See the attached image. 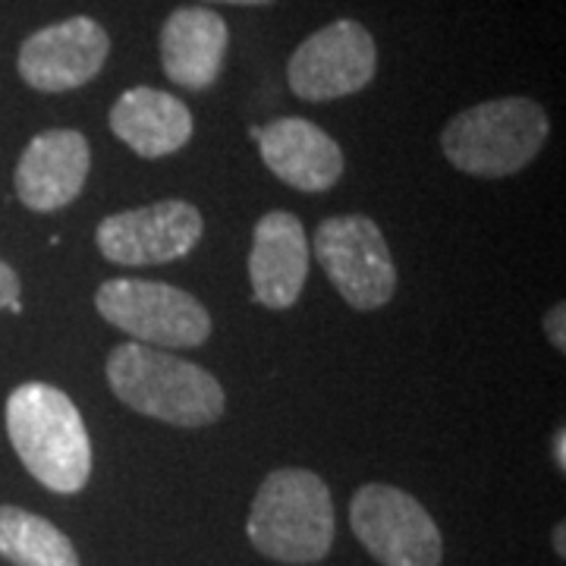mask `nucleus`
Listing matches in <instances>:
<instances>
[{
    "mask_svg": "<svg viewBox=\"0 0 566 566\" xmlns=\"http://www.w3.org/2000/svg\"><path fill=\"white\" fill-rule=\"evenodd\" d=\"M7 434L20 463L57 494H80L92 475V438L61 387L29 381L7 400Z\"/></svg>",
    "mask_w": 566,
    "mask_h": 566,
    "instance_id": "f257e3e1",
    "label": "nucleus"
},
{
    "mask_svg": "<svg viewBox=\"0 0 566 566\" xmlns=\"http://www.w3.org/2000/svg\"><path fill=\"white\" fill-rule=\"evenodd\" d=\"M107 385L129 409L177 428L218 422L227 406L221 381L211 371L158 346H114L107 356Z\"/></svg>",
    "mask_w": 566,
    "mask_h": 566,
    "instance_id": "f03ea898",
    "label": "nucleus"
},
{
    "mask_svg": "<svg viewBox=\"0 0 566 566\" xmlns=\"http://www.w3.org/2000/svg\"><path fill=\"white\" fill-rule=\"evenodd\" d=\"M249 542L281 564H318L334 545V504L322 475L277 469L259 488L249 513Z\"/></svg>",
    "mask_w": 566,
    "mask_h": 566,
    "instance_id": "7ed1b4c3",
    "label": "nucleus"
},
{
    "mask_svg": "<svg viewBox=\"0 0 566 566\" xmlns=\"http://www.w3.org/2000/svg\"><path fill=\"white\" fill-rule=\"evenodd\" d=\"M545 107L532 98H494L457 114L441 133L444 158L472 177H513L542 151Z\"/></svg>",
    "mask_w": 566,
    "mask_h": 566,
    "instance_id": "20e7f679",
    "label": "nucleus"
},
{
    "mask_svg": "<svg viewBox=\"0 0 566 566\" xmlns=\"http://www.w3.org/2000/svg\"><path fill=\"white\" fill-rule=\"evenodd\" d=\"M95 308L133 344L189 349L211 337V315L192 293L161 281H104Z\"/></svg>",
    "mask_w": 566,
    "mask_h": 566,
    "instance_id": "39448f33",
    "label": "nucleus"
},
{
    "mask_svg": "<svg viewBox=\"0 0 566 566\" xmlns=\"http://www.w3.org/2000/svg\"><path fill=\"white\" fill-rule=\"evenodd\" d=\"M315 259L346 305L371 312L394 300L397 268L381 227L365 214L327 218L315 233Z\"/></svg>",
    "mask_w": 566,
    "mask_h": 566,
    "instance_id": "423d86ee",
    "label": "nucleus"
},
{
    "mask_svg": "<svg viewBox=\"0 0 566 566\" xmlns=\"http://www.w3.org/2000/svg\"><path fill=\"white\" fill-rule=\"evenodd\" d=\"M349 526L381 566H441V532L403 488L378 482L359 488L349 504Z\"/></svg>",
    "mask_w": 566,
    "mask_h": 566,
    "instance_id": "0eeeda50",
    "label": "nucleus"
},
{
    "mask_svg": "<svg viewBox=\"0 0 566 566\" xmlns=\"http://www.w3.org/2000/svg\"><path fill=\"white\" fill-rule=\"evenodd\" d=\"M378 48L363 22L337 20L293 51L286 82L303 102H334L363 92L375 80Z\"/></svg>",
    "mask_w": 566,
    "mask_h": 566,
    "instance_id": "6e6552de",
    "label": "nucleus"
},
{
    "mask_svg": "<svg viewBox=\"0 0 566 566\" xmlns=\"http://www.w3.org/2000/svg\"><path fill=\"white\" fill-rule=\"evenodd\" d=\"M202 211L182 199L129 208L104 218L95 230L102 255L114 264H167L189 255L202 240Z\"/></svg>",
    "mask_w": 566,
    "mask_h": 566,
    "instance_id": "1a4fd4ad",
    "label": "nucleus"
},
{
    "mask_svg": "<svg viewBox=\"0 0 566 566\" xmlns=\"http://www.w3.org/2000/svg\"><path fill=\"white\" fill-rule=\"evenodd\" d=\"M107 54H111V39L102 22H95L92 17H73L44 25L22 41L17 66L22 82L32 85L35 92L61 95L95 80Z\"/></svg>",
    "mask_w": 566,
    "mask_h": 566,
    "instance_id": "9d476101",
    "label": "nucleus"
},
{
    "mask_svg": "<svg viewBox=\"0 0 566 566\" xmlns=\"http://www.w3.org/2000/svg\"><path fill=\"white\" fill-rule=\"evenodd\" d=\"M92 167L88 139L76 129H48L25 145L17 164V196L25 208L48 214L80 199Z\"/></svg>",
    "mask_w": 566,
    "mask_h": 566,
    "instance_id": "9b49d317",
    "label": "nucleus"
},
{
    "mask_svg": "<svg viewBox=\"0 0 566 566\" xmlns=\"http://www.w3.org/2000/svg\"><path fill=\"white\" fill-rule=\"evenodd\" d=\"M264 167L300 192H327L344 177V151L318 123L281 117L252 129Z\"/></svg>",
    "mask_w": 566,
    "mask_h": 566,
    "instance_id": "f8f14e48",
    "label": "nucleus"
},
{
    "mask_svg": "<svg viewBox=\"0 0 566 566\" xmlns=\"http://www.w3.org/2000/svg\"><path fill=\"white\" fill-rule=\"evenodd\" d=\"M308 240L305 227L290 211H268L255 223L249 252V281L255 300L268 308H290L308 277Z\"/></svg>",
    "mask_w": 566,
    "mask_h": 566,
    "instance_id": "ddd939ff",
    "label": "nucleus"
},
{
    "mask_svg": "<svg viewBox=\"0 0 566 566\" xmlns=\"http://www.w3.org/2000/svg\"><path fill=\"white\" fill-rule=\"evenodd\" d=\"M230 29L208 7H180L161 29V66L167 80L186 92L211 88L223 70Z\"/></svg>",
    "mask_w": 566,
    "mask_h": 566,
    "instance_id": "4468645a",
    "label": "nucleus"
},
{
    "mask_svg": "<svg viewBox=\"0 0 566 566\" xmlns=\"http://www.w3.org/2000/svg\"><path fill=\"white\" fill-rule=\"evenodd\" d=\"M111 129L139 158L155 161L180 151L192 139V114L177 95L136 85L111 107Z\"/></svg>",
    "mask_w": 566,
    "mask_h": 566,
    "instance_id": "2eb2a0df",
    "label": "nucleus"
},
{
    "mask_svg": "<svg viewBox=\"0 0 566 566\" xmlns=\"http://www.w3.org/2000/svg\"><path fill=\"white\" fill-rule=\"evenodd\" d=\"M0 557L17 566H80V554L61 528L10 504H0Z\"/></svg>",
    "mask_w": 566,
    "mask_h": 566,
    "instance_id": "dca6fc26",
    "label": "nucleus"
},
{
    "mask_svg": "<svg viewBox=\"0 0 566 566\" xmlns=\"http://www.w3.org/2000/svg\"><path fill=\"white\" fill-rule=\"evenodd\" d=\"M564 318H566V305L557 303L551 312L545 315V334L551 344L557 346V349H566V327H564Z\"/></svg>",
    "mask_w": 566,
    "mask_h": 566,
    "instance_id": "f3484780",
    "label": "nucleus"
},
{
    "mask_svg": "<svg viewBox=\"0 0 566 566\" xmlns=\"http://www.w3.org/2000/svg\"><path fill=\"white\" fill-rule=\"evenodd\" d=\"M22 293L20 274L7 262H0V308H7L10 303H17Z\"/></svg>",
    "mask_w": 566,
    "mask_h": 566,
    "instance_id": "a211bd4d",
    "label": "nucleus"
},
{
    "mask_svg": "<svg viewBox=\"0 0 566 566\" xmlns=\"http://www.w3.org/2000/svg\"><path fill=\"white\" fill-rule=\"evenodd\" d=\"M554 460L560 469H566V428H557L554 434Z\"/></svg>",
    "mask_w": 566,
    "mask_h": 566,
    "instance_id": "6ab92c4d",
    "label": "nucleus"
},
{
    "mask_svg": "<svg viewBox=\"0 0 566 566\" xmlns=\"http://www.w3.org/2000/svg\"><path fill=\"white\" fill-rule=\"evenodd\" d=\"M564 538H566V526H564V523H560V526L554 528V547H557V554H560V557H566Z\"/></svg>",
    "mask_w": 566,
    "mask_h": 566,
    "instance_id": "aec40b11",
    "label": "nucleus"
},
{
    "mask_svg": "<svg viewBox=\"0 0 566 566\" xmlns=\"http://www.w3.org/2000/svg\"><path fill=\"white\" fill-rule=\"evenodd\" d=\"M211 3H237V7H262V3H274V0H211Z\"/></svg>",
    "mask_w": 566,
    "mask_h": 566,
    "instance_id": "412c9836",
    "label": "nucleus"
}]
</instances>
